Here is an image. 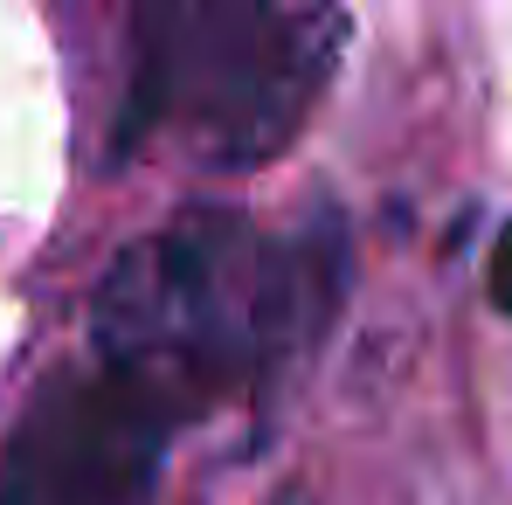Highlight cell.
<instances>
[{"label": "cell", "mask_w": 512, "mask_h": 505, "mask_svg": "<svg viewBox=\"0 0 512 505\" xmlns=\"http://www.w3.org/2000/svg\"><path fill=\"white\" fill-rule=\"evenodd\" d=\"M340 42L346 14L333 7H146L111 153H139L160 125H180L208 167H263L298 139Z\"/></svg>", "instance_id": "cell-1"}, {"label": "cell", "mask_w": 512, "mask_h": 505, "mask_svg": "<svg viewBox=\"0 0 512 505\" xmlns=\"http://www.w3.org/2000/svg\"><path fill=\"white\" fill-rule=\"evenodd\" d=\"M90 346L167 422L208 409L236 374H263V250L243 215L194 208L139 236L97 284Z\"/></svg>", "instance_id": "cell-2"}, {"label": "cell", "mask_w": 512, "mask_h": 505, "mask_svg": "<svg viewBox=\"0 0 512 505\" xmlns=\"http://www.w3.org/2000/svg\"><path fill=\"white\" fill-rule=\"evenodd\" d=\"M173 422L104 367L56 374L0 443V505H153Z\"/></svg>", "instance_id": "cell-3"}, {"label": "cell", "mask_w": 512, "mask_h": 505, "mask_svg": "<svg viewBox=\"0 0 512 505\" xmlns=\"http://www.w3.org/2000/svg\"><path fill=\"white\" fill-rule=\"evenodd\" d=\"M492 298L512 312V222H506V236H499V250H492Z\"/></svg>", "instance_id": "cell-4"}]
</instances>
